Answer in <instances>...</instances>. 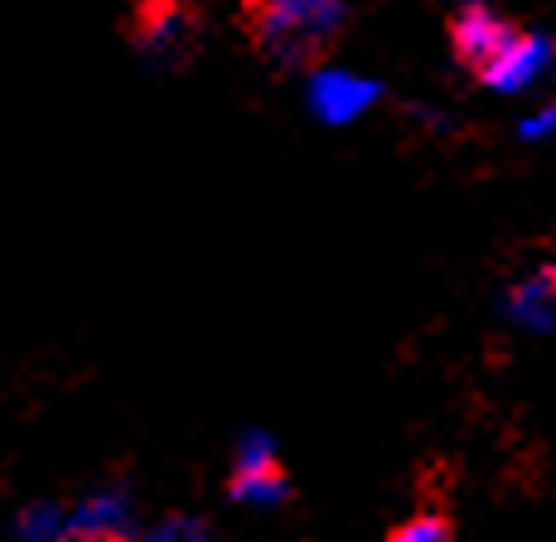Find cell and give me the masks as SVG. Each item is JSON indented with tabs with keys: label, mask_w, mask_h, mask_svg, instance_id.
<instances>
[{
	"label": "cell",
	"mask_w": 556,
	"mask_h": 542,
	"mask_svg": "<svg viewBox=\"0 0 556 542\" xmlns=\"http://www.w3.org/2000/svg\"><path fill=\"white\" fill-rule=\"evenodd\" d=\"M15 542H78L63 504H29L15 524Z\"/></svg>",
	"instance_id": "obj_9"
},
{
	"label": "cell",
	"mask_w": 556,
	"mask_h": 542,
	"mask_svg": "<svg viewBox=\"0 0 556 542\" xmlns=\"http://www.w3.org/2000/svg\"><path fill=\"white\" fill-rule=\"evenodd\" d=\"M68 528L78 542H136V504L126 484H102L68 508Z\"/></svg>",
	"instance_id": "obj_4"
},
{
	"label": "cell",
	"mask_w": 556,
	"mask_h": 542,
	"mask_svg": "<svg viewBox=\"0 0 556 542\" xmlns=\"http://www.w3.org/2000/svg\"><path fill=\"white\" fill-rule=\"evenodd\" d=\"M378 83L363 78V73H349V68H319L315 78H309V112L319 116V122H354L363 108H372L378 102Z\"/></svg>",
	"instance_id": "obj_7"
},
{
	"label": "cell",
	"mask_w": 556,
	"mask_h": 542,
	"mask_svg": "<svg viewBox=\"0 0 556 542\" xmlns=\"http://www.w3.org/2000/svg\"><path fill=\"white\" fill-rule=\"evenodd\" d=\"M256 54L276 68H315L344 29V0H238Z\"/></svg>",
	"instance_id": "obj_1"
},
{
	"label": "cell",
	"mask_w": 556,
	"mask_h": 542,
	"mask_svg": "<svg viewBox=\"0 0 556 542\" xmlns=\"http://www.w3.org/2000/svg\"><path fill=\"white\" fill-rule=\"evenodd\" d=\"M126 35L151 68H185L199 54L203 15L189 0H136Z\"/></svg>",
	"instance_id": "obj_2"
},
{
	"label": "cell",
	"mask_w": 556,
	"mask_h": 542,
	"mask_svg": "<svg viewBox=\"0 0 556 542\" xmlns=\"http://www.w3.org/2000/svg\"><path fill=\"white\" fill-rule=\"evenodd\" d=\"M513 35H518V25H508L504 15H494V10L479 5V0H469V5L451 20L455 59H459V63H469L475 73L484 68V63H494L498 54H504Z\"/></svg>",
	"instance_id": "obj_6"
},
{
	"label": "cell",
	"mask_w": 556,
	"mask_h": 542,
	"mask_svg": "<svg viewBox=\"0 0 556 542\" xmlns=\"http://www.w3.org/2000/svg\"><path fill=\"white\" fill-rule=\"evenodd\" d=\"M504 320H513L518 329H532V335H552L556 329V267L552 262L508 286Z\"/></svg>",
	"instance_id": "obj_8"
},
{
	"label": "cell",
	"mask_w": 556,
	"mask_h": 542,
	"mask_svg": "<svg viewBox=\"0 0 556 542\" xmlns=\"http://www.w3.org/2000/svg\"><path fill=\"white\" fill-rule=\"evenodd\" d=\"M136 542H213L199 518H160L151 533H136Z\"/></svg>",
	"instance_id": "obj_11"
},
{
	"label": "cell",
	"mask_w": 556,
	"mask_h": 542,
	"mask_svg": "<svg viewBox=\"0 0 556 542\" xmlns=\"http://www.w3.org/2000/svg\"><path fill=\"white\" fill-rule=\"evenodd\" d=\"M552 68H556V39L542 35V29H518V35L508 39L504 54L479 68V78H484L494 92H522V88L547 78Z\"/></svg>",
	"instance_id": "obj_5"
},
{
	"label": "cell",
	"mask_w": 556,
	"mask_h": 542,
	"mask_svg": "<svg viewBox=\"0 0 556 542\" xmlns=\"http://www.w3.org/2000/svg\"><path fill=\"white\" fill-rule=\"evenodd\" d=\"M228 494L248 508H276L291 494V480H286L281 461H276V445L266 431H248L232 451V484Z\"/></svg>",
	"instance_id": "obj_3"
},
{
	"label": "cell",
	"mask_w": 556,
	"mask_h": 542,
	"mask_svg": "<svg viewBox=\"0 0 556 542\" xmlns=\"http://www.w3.org/2000/svg\"><path fill=\"white\" fill-rule=\"evenodd\" d=\"M556 131V102L552 108H542L538 116H528V122H522V141H542V136H552Z\"/></svg>",
	"instance_id": "obj_12"
},
{
	"label": "cell",
	"mask_w": 556,
	"mask_h": 542,
	"mask_svg": "<svg viewBox=\"0 0 556 542\" xmlns=\"http://www.w3.org/2000/svg\"><path fill=\"white\" fill-rule=\"evenodd\" d=\"M388 542H451V524L441 514H412L406 524L392 528Z\"/></svg>",
	"instance_id": "obj_10"
}]
</instances>
